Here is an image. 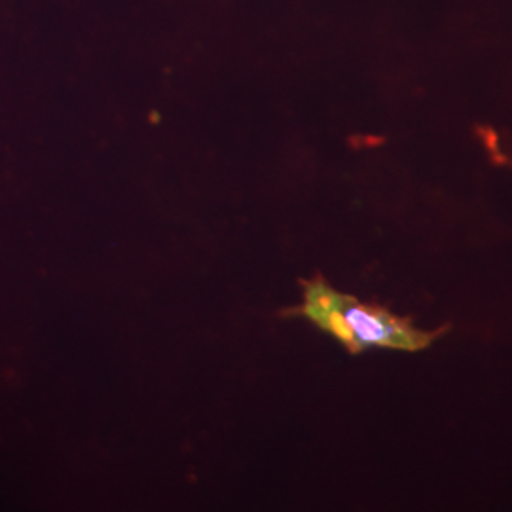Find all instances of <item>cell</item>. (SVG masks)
<instances>
[{"label": "cell", "mask_w": 512, "mask_h": 512, "mask_svg": "<svg viewBox=\"0 0 512 512\" xmlns=\"http://www.w3.org/2000/svg\"><path fill=\"white\" fill-rule=\"evenodd\" d=\"M340 310L363 351L372 346L418 351L439 338L440 332L450 329L442 327L435 332H421L414 329L408 319H401L380 306H366L344 294H340Z\"/></svg>", "instance_id": "cell-1"}, {"label": "cell", "mask_w": 512, "mask_h": 512, "mask_svg": "<svg viewBox=\"0 0 512 512\" xmlns=\"http://www.w3.org/2000/svg\"><path fill=\"white\" fill-rule=\"evenodd\" d=\"M300 311L310 317L315 325L330 332L336 340H340L349 353H363L357 344V338L349 327L344 313L340 310V293L330 289L323 281H311L306 285V304Z\"/></svg>", "instance_id": "cell-2"}]
</instances>
